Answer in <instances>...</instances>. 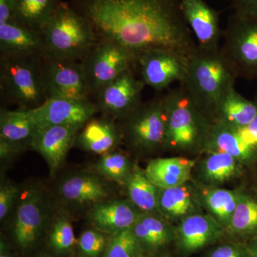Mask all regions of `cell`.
I'll return each instance as SVG.
<instances>
[{"label": "cell", "instance_id": "ab89813d", "mask_svg": "<svg viewBox=\"0 0 257 257\" xmlns=\"http://www.w3.org/2000/svg\"><path fill=\"white\" fill-rule=\"evenodd\" d=\"M25 148L0 138V158L2 160H11Z\"/></svg>", "mask_w": 257, "mask_h": 257}, {"label": "cell", "instance_id": "74e56055", "mask_svg": "<svg viewBox=\"0 0 257 257\" xmlns=\"http://www.w3.org/2000/svg\"><path fill=\"white\" fill-rule=\"evenodd\" d=\"M240 137L245 143L254 149L257 147V114L254 119L244 127L237 128Z\"/></svg>", "mask_w": 257, "mask_h": 257}, {"label": "cell", "instance_id": "e575fe53", "mask_svg": "<svg viewBox=\"0 0 257 257\" xmlns=\"http://www.w3.org/2000/svg\"><path fill=\"white\" fill-rule=\"evenodd\" d=\"M104 234L96 229L84 231L77 240V244L83 256L99 257L104 253L108 243Z\"/></svg>", "mask_w": 257, "mask_h": 257}, {"label": "cell", "instance_id": "8fae6325", "mask_svg": "<svg viewBox=\"0 0 257 257\" xmlns=\"http://www.w3.org/2000/svg\"><path fill=\"white\" fill-rule=\"evenodd\" d=\"M133 68L118 76L94 97L98 109L107 117L124 119L143 103L142 93L146 85Z\"/></svg>", "mask_w": 257, "mask_h": 257}, {"label": "cell", "instance_id": "cb8c5ba5", "mask_svg": "<svg viewBox=\"0 0 257 257\" xmlns=\"http://www.w3.org/2000/svg\"><path fill=\"white\" fill-rule=\"evenodd\" d=\"M158 207L160 214L168 219L182 220L197 214L198 200L187 184L178 187L160 189Z\"/></svg>", "mask_w": 257, "mask_h": 257}, {"label": "cell", "instance_id": "ffe728a7", "mask_svg": "<svg viewBox=\"0 0 257 257\" xmlns=\"http://www.w3.org/2000/svg\"><path fill=\"white\" fill-rule=\"evenodd\" d=\"M132 229L143 252H157L175 241V228L157 214L140 213Z\"/></svg>", "mask_w": 257, "mask_h": 257}, {"label": "cell", "instance_id": "d4e9b609", "mask_svg": "<svg viewBox=\"0 0 257 257\" xmlns=\"http://www.w3.org/2000/svg\"><path fill=\"white\" fill-rule=\"evenodd\" d=\"M204 148L225 152L238 161L248 160L254 150L243 142L237 128L220 120L213 123Z\"/></svg>", "mask_w": 257, "mask_h": 257}, {"label": "cell", "instance_id": "4fadbf2b", "mask_svg": "<svg viewBox=\"0 0 257 257\" xmlns=\"http://www.w3.org/2000/svg\"><path fill=\"white\" fill-rule=\"evenodd\" d=\"M175 229V241L179 252L184 256L216 243L225 231L214 218L198 213L181 220Z\"/></svg>", "mask_w": 257, "mask_h": 257}, {"label": "cell", "instance_id": "9a60e30c", "mask_svg": "<svg viewBox=\"0 0 257 257\" xmlns=\"http://www.w3.org/2000/svg\"><path fill=\"white\" fill-rule=\"evenodd\" d=\"M13 226V234L19 246L28 248L33 245L45 224L43 196L39 189H29L20 199Z\"/></svg>", "mask_w": 257, "mask_h": 257}, {"label": "cell", "instance_id": "8d00e7d4", "mask_svg": "<svg viewBox=\"0 0 257 257\" xmlns=\"http://www.w3.org/2000/svg\"><path fill=\"white\" fill-rule=\"evenodd\" d=\"M203 257H249V253L240 243L228 242L211 248Z\"/></svg>", "mask_w": 257, "mask_h": 257}, {"label": "cell", "instance_id": "2e32d148", "mask_svg": "<svg viewBox=\"0 0 257 257\" xmlns=\"http://www.w3.org/2000/svg\"><path fill=\"white\" fill-rule=\"evenodd\" d=\"M82 127L56 125L39 128L30 147L44 157L50 167V172L55 173L64 163Z\"/></svg>", "mask_w": 257, "mask_h": 257}, {"label": "cell", "instance_id": "52a82bcc", "mask_svg": "<svg viewBox=\"0 0 257 257\" xmlns=\"http://www.w3.org/2000/svg\"><path fill=\"white\" fill-rule=\"evenodd\" d=\"M138 54L107 38H99L81 61L93 97L118 76L136 66Z\"/></svg>", "mask_w": 257, "mask_h": 257}, {"label": "cell", "instance_id": "f1b7e54d", "mask_svg": "<svg viewBox=\"0 0 257 257\" xmlns=\"http://www.w3.org/2000/svg\"><path fill=\"white\" fill-rule=\"evenodd\" d=\"M238 172V160L220 151H209L202 165L203 177L210 184L227 182L236 177Z\"/></svg>", "mask_w": 257, "mask_h": 257}, {"label": "cell", "instance_id": "9c48e42d", "mask_svg": "<svg viewBox=\"0 0 257 257\" xmlns=\"http://www.w3.org/2000/svg\"><path fill=\"white\" fill-rule=\"evenodd\" d=\"M188 57L169 49L155 48L139 54L136 66L145 85L162 92L175 82H183L188 71Z\"/></svg>", "mask_w": 257, "mask_h": 257}, {"label": "cell", "instance_id": "ba28073f", "mask_svg": "<svg viewBox=\"0 0 257 257\" xmlns=\"http://www.w3.org/2000/svg\"><path fill=\"white\" fill-rule=\"evenodd\" d=\"M122 121V138L135 150L147 152L163 148L167 124L164 94L142 103Z\"/></svg>", "mask_w": 257, "mask_h": 257}, {"label": "cell", "instance_id": "f546056e", "mask_svg": "<svg viewBox=\"0 0 257 257\" xmlns=\"http://www.w3.org/2000/svg\"><path fill=\"white\" fill-rule=\"evenodd\" d=\"M239 197L233 191L218 188H209L203 194L206 207L224 229L234 214Z\"/></svg>", "mask_w": 257, "mask_h": 257}, {"label": "cell", "instance_id": "83f0119b", "mask_svg": "<svg viewBox=\"0 0 257 257\" xmlns=\"http://www.w3.org/2000/svg\"><path fill=\"white\" fill-rule=\"evenodd\" d=\"M257 114V102L248 100L233 89L219 107L218 120L236 128L247 126Z\"/></svg>", "mask_w": 257, "mask_h": 257}, {"label": "cell", "instance_id": "1f68e13d", "mask_svg": "<svg viewBox=\"0 0 257 257\" xmlns=\"http://www.w3.org/2000/svg\"><path fill=\"white\" fill-rule=\"evenodd\" d=\"M133 168L127 157L119 152H111L102 155L95 165L99 175L123 185Z\"/></svg>", "mask_w": 257, "mask_h": 257}, {"label": "cell", "instance_id": "ac0fdd59", "mask_svg": "<svg viewBox=\"0 0 257 257\" xmlns=\"http://www.w3.org/2000/svg\"><path fill=\"white\" fill-rule=\"evenodd\" d=\"M122 139L120 126L111 118H92L83 126L74 145L85 151L102 156L112 152Z\"/></svg>", "mask_w": 257, "mask_h": 257}, {"label": "cell", "instance_id": "484cf974", "mask_svg": "<svg viewBox=\"0 0 257 257\" xmlns=\"http://www.w3.org/2000/svg\"><path fill=\"white\" fill-rule=\"evenodd\" d=\"M124 185L128 199L135 207L143 213L160 214L158 207L160 188L149 179L145 171L138 166H133Z\"/></svg>", "mask_w": 257, "mask_h": 257}, {"label": "cell", "instance_id": "6da1fadb", "mask_svg": "<svg viewBox=\"0 0 257 257\" xmlns=\"http://www.w3.org/2000/svg\"><path fill=\"white\" fill-rule=\"evenodd\" d=\"M98 38H107L135 53L169 49L189 57L197 44L181 0H71Z\"/></svg>", "mask_w": 257, "mask_h": 257}, {"label": "cell", "instance_id": "ee69618b", "mask_svg": "<svg viewBox=\"0 0 257 257\" xmlns=\"http://www.w3.org/2000/svg\"><path fill=\"white\" fill-rule=\"evenodd\" d=\"M42 257H50V256H42Z\"/></svg>", "mask_w": 257, "mask_h": 257}, {"label": "cell", "instance_id": "5b68a950", "mask_svg": "<svg viewBox=\"0 0 257 257\" xmlns=\"http://www.w3.org/2000/svg\"><path fill=\"white\" fill-rule=\"evenodd\" d=\"M43 55L0 58L2 98L18 104L25 110L35 109L47 100L42 66Z\"/></svg>", "mask_w": 257, "mask_h": 257}, {"label": "cell", "instance_id": "60d3db41", "mask_svg": "<svg viewBox=\"0 0 257 257\" xmlns=\"http://www.w3.org/2000/svg\"><path fill=\"white\" fill-rule=\"evenodd\" d=\"M247 248L249 257H257V242Z\"/></svg>", "mask_w": 257, "mask_h": 257}, {"label": "cell", "instance_id": "5bb4252c", "mask_svg": "<svg viewBox=\"0 0 257 257\" xmlns=\"http://www.w3.org/2000/svg\"><path fill=\"white\" fill-rule=\"evenodd\" d=\"M181 6L197 47L203 50L219 48L223 31L217 12L204 0H181Z\"/></svg>", "mask_w": 257, "mask_h": 257}, {"label": "cell", "instance_id": "4dcf8cb0", "mask_svg": "<svg viewBox=\"0 0 257 257\" xmlns=\"http://www.w3.org/2000/svg\"><path fill=\"white\" fill-rule=\"evenodd\" d=\"M225 230L236 236H246L256 231L257 202L239 197L234 214Z\"/></svg>", "mask_w": 257, "mask_h": 257}, {"label": "cell", "instance_id": "7a4b0ae2", "mask_svg": "<svg viewBox=\"0 0 257 257\" xmlns=\"http://www.w3.org/2000/svg\"><path fill=\"white\" fill-rule=\"evenodd\" d=\"M236 79L220 47L203 50L197 47L189 58L187 76L180 84L203 114L214 123L221 102L235 88Z\"/></svg>", "mask_w": 257, "mask_h": 257}, {"label": "cell", "instance_id": "836d02e7", "mask_svg": "<svg viewBox=\"0 0 257 257\" xmlns=\"http://www.w3.org/2000/svg\"><path fill=\"white\" fill-rule=\"evenodd\" d=\"M49 243L53 250L60 253L67 252L75 246L77 241L73 226L67 216L56 218L49 235Z\"/></svg>", "mask_w": 257, "mask_h": 257}, {"label": "cell", "instance_id": "3957f363", "mask_svg": "<svg viewBox=\"0 0 257 257\" xmlns=\"http://www.w3.org/2000/svg\"><path fill=\"white\" fill-rule=\"evenodd\" d=\"M166 136L163 148L189 151L205 147L213 123L180 84L164 94Z\"/></svg>", "mask_w": 257, "mask_h": 257}, {"label": "cell", "instance_id": "f35d334b", "mask_svg": "<svg viewBox=\"0 0 257 257\" xmlns=\"http://www.w3.org/2000/svg\"><path fill=\"white\" fill-rule=\"evenodd\" d=\"M234 13L257 16V0H231Z\"/></svg>", "mask_w": 257, "mask_h": 257}, {"label": "cell", "instance_id": "7c38bea8", "mask_svg": "<svg viewBox=\"0 0 257 257\" xmlns=\"http://www.w3.org/2000/svg\"><path fill=\"white\" fill-rule=\"evenodd\" d=\"M29 111L39 130L56 125L83 126L99 109L90 99L50 98Z\"/></svg>", "mask_w": 257, "mask_h": 257}, {"label": "cell", "instance_id": "30bf717a", "mask_svg": "<svg viewBox=\"0 0 257 257\" xmlns=\"http://www.w3.org/2000/svg\"><path fill=\"white\" fill-rule=\"evenodd\" d=\"M42 66L48 99L88 100L92 97L80 62L61 60L45 54Z\"/></svg>", "mask_w": 257, "mask_h": 257}, {"label": "cell", "instance_id": "f6af8a7d", "mask_svg": "<svg viewBox=\"0 0 257 257\" xmlns=\"http://www.w3.org/2000/svg\"><path fill=\"white\" fill-rule=\"evenodd\" d=\"M256 98H257V94H256Z\"/></svg>", "mask_w": 257, "mask_h": 257}, {"label": "cell", "instance_id": "e0dca14e", "mask_svg": "<svg viewBox=\"0 0 257 257\" xmlns=\"http://www.w3.org/2000/svg\"><path fill=\"white\" fill-rule=\"evenodd\" d=\"M140 213L130 201H103L92 206L89 219L96 229L112 236L133 227Z\"/></svg>", "mask_w": 257, "mask_h": 257}, {"label": "cell", "instance_id": "7bdbcfd3", "mask_svg": "<svg viewBox=\"0 0 257 257\" xmlns=\"http://www.w3.org/2000/svg\"><path fill=\"white\" fill-rule=\"evenodd\" d=\"M0 257H12V256H10V255H8V254H5V253L2 252V251H1V254H0Z\"/></svg>", "mask_w": 257, "mask_h": 257}, {"label": "cell", "instance_id": "7402d4cb", "mask_svg": "<svg viewBox=\"0 0 257 257\" xmlns=\"http://www.w3.org/2000/svg\"><path fill=\"white\" fill-rule=\"evenodd\" d=\"M195 162L184 157L157 158L149 162L145 170L149 179L160 189L187 184Z\"/></svg>", "mask_w": 257, "mask_h": 257}, {"label": "cell", "instance_id": "d6a6232c", "mask_svg": "<svg viewBox=\"0 0 257 257\" xmlns=\"http://www.w3.org/2000/svg\"><path fill=\"white\" fill-rule=\"evenodd\" d=\"M143 253L130 228L111 236L102 257H141Z\"/></svg>", "mask_w": 257, "mask_h": 257}, {"label": "cell", "instance_id": "277c9868", "mask_svg": "<svg viewBox=\"0 0 257 257\" xmlns=\"http://www.w3.org/2000/svg\"><path fill=\"white\" fill-rule=\"evenodd\" d=\"M40 32L45 55L61 60L81 62L99 40L87 20L63 2Z\"/></svg>", "mask_w": 257, "mask_h": 257}, {"label": "cell", "instance_id": "d590c367", "mask_svg": "<svg viewBox=\"0 0 257 257\" xmlns=\"http://www.w3.org/2000/svg\"><path fill=\"white\" fill-rule=\"evenodd\" d=\"M20 189L9 182H2L0 187V219L3 221L11 212L18 200Z\"/></svg>", "mask_w": 257, "mask_h": 257}, {"label": "cell", "instance_id": "44dd1931", "mask_svg": "<svg viewBox=\"0 0 257 257\" xmlns=\"http://www.w3.org/2000/svg\"><path fill=\"white\" fill-rule=\"evenodd\" d=\"M59 194L69 204L94 206L105 201L109 196V190L97 176L79 175L63 181L59 187Z\"/></svg>", "mask_w": 257, "mask_h": 257}, {"label": "cell", "instance_id": "8992f818", "mask_svg": "<svg viewBox=\"0 0 257 257\" xmlns=\"http://www.w3.org/2000/svg\"><path fill=\"white\" fill-rule=\"evenodd\" d=\"M222 39L221 55L236 78L257 79V16L233 13Z\"/></svg>", "mask_w": 257, "mask_h": 257}, {"label": "cell", "instance_id": "d6986e66", "mask_svg": "<svg viewBox=\"0 0 257 257\" xmlns=\"http://www.w3.org/2000/svg\"><path fill=\"white\" fill-rule=\"evenodd\" d=\"M45 55L41 32L10 20L0 26V58Z\"/></svg>", "mask_w": 257, "mask_h": 257}, {"label": "cell", "instance_id": "603a6c76", "mask_svg": "<svg viewBox=\"0 0 257 257\" xmlns=\"http://www.w3.org/2000/svg\"><path fill=\"white\" fill-rule=\"evenodd\" d=\"M38 127L29 110L2 108L0 111V138L26 147L31 145Z\"/></svg>", "mask_w": 257, "mask_h": 257}, {"label": "cell", "instance_id": "b9f144b4", "mask_svg": "<svg viewBox=\"0 0 257 257\" xmlns=\"http://www.w3.org/2000/svg\"><path fill=\"white\" fill-rule=\"evenodd\" d=\"M157 257H171L170 254L168 253H162V254L160 255Z\"/></svg>", "mask_w": 257, "mask_h": 257}, {"label": "cell", "instance_id": "4316f807", "mask_svg": "<svg viewBox=\"0 0 257 257\" xmlns=\"http://www.w3.org/2000/svg\"><path fill=\"white\" fill-rule=\"evenodd\" d=\"M62 2L61 0H13L12 20L24 27L41 32Z\"/></svg>", "mask_w": 257, "mask_h": 257}]
</instances>
